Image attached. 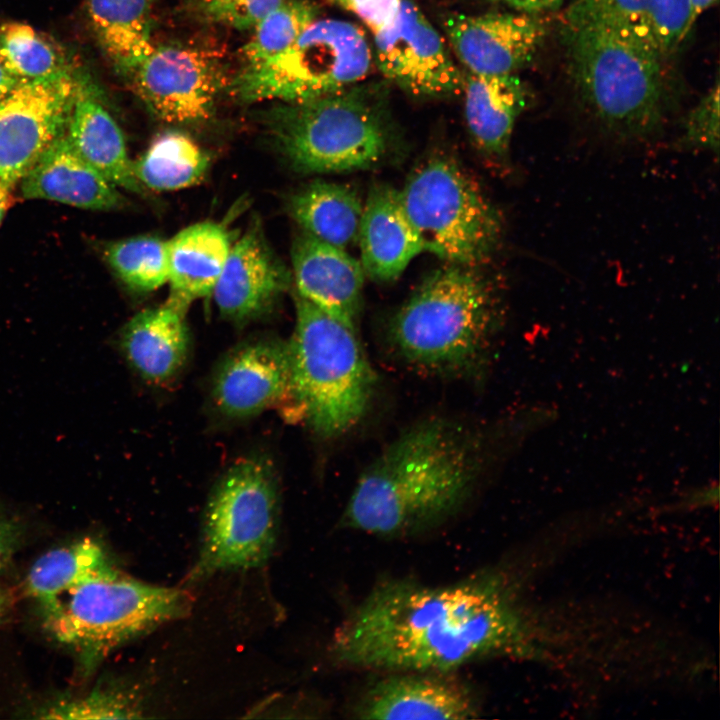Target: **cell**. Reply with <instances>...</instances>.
<instances>
[{"instance_id": "cell-13", "label": "cell", "mask_w": 720, "mask_h": 720, "mask_svg": "<svg viewBox=\"0 0 720 720\" xmlns=\"http://www.w3.org/2000/svg\"><path fill=\"white\" fill-rule=\"evenodd\" d=\"M374 56L383 76L411 96L440 99L463 91L464 74L412 0H401L393 21L375 32Z\"/></svg>"}, {"instance_id": "cell-10", "label": "cell", "mask_w": 720, "mask_h": 720, "mask_svg": "<svg viewBox=\"0 0 720 720\" xmlns=\"http://www.w3.org/2000/svg\"><path fill=\"white\" fill-rule=\"evenodd\" d=\"M278 523L279 490L271 463L263 457L240 459L210 495L199 556L188 582L262 566L275 548Z\"/></svg>"}, {"instance_id": "cell-14", "label": "cell", "mask_w": 720, "mask_h": 720, "mask_svg": "<svg viewBox=\"0 0 720 720\" xmlns=\"http://www.w3.org/2000/svg\"><path fill=\"white\" fill-rule=\"evenodd\" d=\"M443 27L468 73L482 75L515 74L536 56L548 32L541 15L516 10L456 14Z\"/></svg>"}, {"instance_id": "cell-34", "label": "cell", "mask_w": 720, "mask_h": 720, "mask_svg": "<svg viewBox=\"0 0 720 720\" xmlns=\"http://www.w3.org/2000/svg\"><path fill=\"white\" fill-rule=\"evenodd\" d=\"M282 0H183L192 19L245 30L253 28Z\"/></svg>"}, {"instance_id": "cell-42", "label": "cell", "mask_w": 720, "mask_h": 720, "mask_svg": "<svg viewBox=\"0 0 720 720\" xmlns=\"http://www.w3.org/2000/svg\"><path fill=\"white\" fill-rule=\"evenodd\" d=\"M11 603V598L6 590L0 587V621L7 613Z\"/></svg>"}, {"instance_id": "cell-23", "label": "cell", "mask_w": 720, "mask_h": 720, "mask_svg": "<svg viewBox=\"0 0 720 720\" xmlns=\"http://www.w3.org/2000/svg\"><path fill=\"white\" fill-rule=\"evenodd\" d=\"M464 112L472 141L485 156L508 155L514 125L528 107L530 95L516 74L464 75Z\"/></svg>"}, {"instance_id": "cell-21", "label": "cell", "mask_w": 720, "mask_h": 720, "mask_svg": "<svg viewBox=\"0 0 720 720\" xmlns=\"http://www.w3.org/2000/svg\"><path fill=\"white\" fill-rule=\"evenodd\" d=\"M65 135L75 151L117 188L145 191L134 174L120 127L96 86L79 75Z\"/></svg>"}, {"instance_id": "cell-9", "label": "cell", "mask_w": 720, "mask_h": 720, "mask_svg": "<svg viewBox=\"0 0 720 720\" xmlns=\"http://www.w3.org/2000/svg\"><path fill=\"white\" fill-rule=\"evenodd\" d=\"M371 64L372 52L359 27L317 19L284 52L244 65L230 79L228 89L246 103L305 102L358 84Z\"/></svg>"}, {"instance_id": "cell-22", "label": "cell", "mask_w": 720, "mask_h": 720, "mask_svg": "<svg viewBox=\"0 0 720 720\" xmlns=\"http://www.w3.org/2000/svg\"><path fill=\"white\" fill-rule=\"evenodd\" d=\"M187 307L170 296L164 304L137 313L123 328L122 351L144 379L163 383L182 369L190 346Z\"/></svg>"}, {"instance_id": "cell-18", "label": "cell", "mask_w": 720, "mask_h": 720, "mask_svg": "<svg viewBox=\"0 0 720 720\" xmlns=\"http://www.w3.org/2000/svg\"><path fill=\"white\" fill-rule=\"evenodd\" d=\"M291 261L297 295L355 330L365 275L361 263L305 232L293 243Z\"/></svg>"}, {"instance_id": "cell-24", "label": "cell", "mask_w": 720, "mask_h": 720, "mask_svg": "<svg viewBox=\"0 0 720 720\" xmlns=\"http://www.w3.org/2000/svg\"><path fill=\"white\" fill-rule=\"evenodd\" d=\"M564 17L593 19L620 27L653 48L664 60L692 30L688 0H572Z\"/></svg>"}, {"instance_id": "cell-32", "label": "cell", "mask_w": 720, "mask_h": 720, "mask_svg": "<svg viewBox=\"0 0 720 720\" xmlns=\"http://www.w3.org/2000/svg\"><path fill=\"white\" fill-rule=\"evenodd\" d=\"M319 7L310 0H282L254 27L243 48L245 65L271 59L289 48L318 19Z\"/></svg>"}, {"instance_id": "cell-25", "label": "cell", "mask_w": 720, "mask_h": 720, "mask_svg": "<svg viewBox=\"0 0 720 720\" xmlns=\"http://www.w3.org/2000/svg\"><path fill=\"white\" fill-rule=\"evenodd\" d=\"M226 228L214 221L190 225L167 241L171 297L189 305L212 295L231 249Z\"/></svg>"}, {"instance_id": "cell-11", "label": "cell", "mask_w": 720, "mask_h": 720, "mask_svg": "<svg viewBox=\"0 0 720 720\" xmlns=\"http://www.w3.org/2000/svg\"><path fill=\"white\" fill-rule=\"evenodd\" d=\"M146 107L175 124L208 120L230 79L220 56L186 44L154 45L129 75Z\"/></svg>"}, {"instance_id": "cell-31", "label": "cell", "mask_w": 720, "mask_h": 720, "mask_svg": "<svg viewBox=\"0 0 720 720\" xmlns=\"http://www.w3.org/2000/svg\"><path fill=\"white\" fill-rule=\"evenodd\" d=\"M104 257L129 288L150 292L168 282L167 241L151 235L135 236L106 246Z\"/></svg>"}, {"instance_id": "cell-16", "label": "cell", "mask_w": 720, "mask_h": 720, "mask_svg": "<svg viewBox=\"0 0 720 720\" xmlns=\"http://www.w3.org/2000/svg\"><path fill=\"white\" fill-rule=\"evenodd\" d=\"M290 378L288 343L257 339L238 345L222 361L212 385L216 408L243 418L281 404Z\"/></svg>"}, {"instance_id": "cell-39", "label": "cell", "mask_w": 720, "mask_h": 720, "mask_svg": "<svg viewBox=\"0 0 720 720\" xmlns=\"http://www.w3.org/2000/svg\"><path fill=\"white\" fill-rule=\"evenodd\" d=\"M716 2L717 0H688L690 9V24L692 28L698 18Z\"/></svg>"}, {"instance_id": "cell-36", "label": "cell", "mask_w": 720, "mask_h": 720, "mask_svg": "<svg viewBox=\"0 0 720 720\" xmlns=\"http://www.w3.org/2000/svg\"><path fill=\"white\" fill-rule=\"evenodd\" d=\"M335 4L356 14L374 33L396 17L401 0H332Z\"/></svg>"}, {"instance_id": "cell-37", "label": "cell", "mask_w": 720, "mask_h": 720, "mask_svg": "<svg viewBox=\"0 0 720 720\" xmlns=\"http://www.w3.org/2000/svg\"><path fill=\"white\" fill-rule=\"evenodd\" d=\"M23 536L21 525L0 512V574L5 571L18 550Z\"/></svg>"}, {"instance_id": "cell-2", "label": "cell", "mask_w": 720, "mask_h": 720, "mask_svg": "<svg viewBox=\"0 0 720 720\" xmlns=\"http://www.w3.org/2000/svg\"><path fill=\"white\" fill-rule=\"evenodd\" d=\"M480 450L455 423L430 419L402 433L360 476L345 526L375 535L431 527L464 504L480 472Z\"/></svg>"}, {"instance_id": "cell-28", "label": "cell", "mask_w": 720, "mask_h": 720, "mask_svg": "<svg viewBox=\"0 0 720 720\" xmlns=\"http://www.w3.org/2000/svg\"><path fill=\"white\" fill-rule=\"evenodd\" d=\"M114 568L102 546L85 538L38 558L27 575L26 590L44 613L83 583Z\"/></svg>"}, {"instance_id": "cell-26", "label": "cell", "mask_w": 720, "mask_h": 720, "mask_svg": "<svg viewBox=\"0 0 720 720\" xmlns=\"http://www.w3.org/2000/svg\"><path fill=\"white\" fill-rule=\"evenodd\" d=\"M90 27L114 66L127 76L152 51V0H85Z\"/></svg>"}, {"instance_id": "cell-41", "label": "cell", "mask_w": 720, "mask_h": 720, "mask_svg": "<svg viewBox=\"0 0 720 720\" xmlns=\"http://www.w3.org/2000/svg\"><path fill=\"white\" fill-rule=\"evenodd\" d=\"M11 189L12 188L0 183V225L12 203Z\"/></svg>"}, {"instance_id": "cell-7", "label": "cell", "mask_w": 720, "mask_h": 720, "mask_svg": "<svg viewBox=\"0 0 720 720\" xmlns=\"http://www.w3.org/2000/svg\"><path fill=\"white\" fill-rule=\"evenodd\" d=\"M190 605L182 589L151 585L114 568L68 593L43 616L53 637L71 647L90 672L115 648L186 615Z\"/></svg>"}, {"instance_id": "cell-12", "label": "cell", "mask_w": 720, "mask_h": 720, "mask_svg": "<svg viewBox=\"0 0 720 720\" xmlns=\"http://www.w3.org/2000/svg\"><path fill=\"white\" fill-rule=\"evenodd\" d=\"M77 86L71 70L19 82L0 99V183L13 188L65 133Z\"/></svg>"}, {"instance_id": "cell-17", "label": "cell", "mask_w": 720, "mask_h": 720, "mask_svg": "<svg viewBox=\"0 0 720 720\" xmlns=\"http://www.w3.org/2000/svg\"><path fill=\"white\" fill-rule=\"evenodd\" d=\"M471 692L446 673L397 672L370 687L356 713L361 719H469L478 715Z\"/></svg>"}, {"instance_id": "cell-27", "label": "cell", "mask_w": 720, "mask_h": 720, "mask_svg": "<svg viewBox=\"0 0 720 720\" xmlns=\"http://www.w3.org/2000/svg\"><path fill=\"white\" fill-rule=\"evenodd\" d=\"M363 206L351 187L320 180L288 200L290 216L305 233L342 249L358 240Z\"/></svg>"}, {"instance_id": "cell-5", "label": "cell", "mask_w": 720, "mask_h": 720, "mask_svg": "<svg viewBox=\"0 0 720 720\" xmlns=\"http://www.w3.org/2000/svg\"><path fill=\"white\" fill-rule=\"evenodd\" d=\"M494 317L488 282L473 267L450 264L430 274L393 315L388 340L414 368L464 374L482 360Z\"/></svg>"}, {"instance_id": "cell-3", "label": "cell", "mask_w": 720, "mask_h": 720, "mask_svg": "<svg viewBox=\"0 0 720 720\" xmlns=\"http://www.w3.org/2000/svg\"><path fill=\"white\" fill-rule=\"evenodd\" d=\"M568 70L585 108L611 133L640 138L664 120V59L628 31L564 17Z\"/></svg>"}, {"instance_id": "cell-6", "label": "cell", "mask_w": 720, "mask_h": 720, "mask_svg": "<svg viewBox=\"0 0 720 720\" xmlns=\"http://www.w3.org/2000/svg\"><path fill=\"white\" fill-rule=\"evenodd\" d=\"M384 90L355 84L298 103H281L267 115L279 151L301 173H338L369 168L387 150L389 129Z\"/></svg>"}, {"instance_id": "cell-4", "label": "cell", "mask_w": 720, "mask_h": 720, "mask_svg": "<svg viewBox=\"0 0 720 720\" xmlns=\"http://www.w3.org/2000/svg\"><path fill=\"white\" fill-rule=\"evenodd\" d=\"M296 324L288 342L290 378L283 415L323 437L351 429L365 414L375 374L355 330L295 295Z\"/></svg>"}, {"instance_id": "cell-29", "label": "cell", "mask_w": 720, "mask_h": 720, "mask_svg": "<svg viewBox=\"0 0 720 720\" xmlns=\"http://www.w3.org/2000/svg\"><path fill=\"white\" fill-rule=\"evenodd\" d=\"M210 164L209 155L188 135L166 131L133 162L137 180L153 191H177L199 184Z\"/></svg>"}, {"instance_id": "cell-1", "label": "cell", "mask_w": 720, "mask_h": 720, "mask_svg": "<svg viewBox=\"0 0 720 720\" xmlns=\"http://www.w3.org/2000/svg\"><path fill=\"white\" fill-rule=\"evenodd\" d=\"M531 625L496 575L428 586L393 580L375 587L335 634L344 665L448 673L493 656L531 650Z\"/></svg>"}, {"instance_id": "cell-20", "label": "cell", "mask_w": 720, "mask_h": 720, "mask_svg": "<svg viewBox=\"0 0 720 720\" xmlns=\"http://www.w3.org/2000/svg\"><path fill=\"white\" fill-rule=\"evenodd\" d=\"M358 240L361 265L373 281L396 280L423 250L395 188L374 186L363 206Z\"/></svg>"}, {"instance_id": "cell-15", "label": "cell", "mask_w": 720, "mask_h": 720, "mask_svg": "<svg viewBox=\"0 0 720 720\" xmlns=\"http://www.w3.org/2000/svg\"><path fill=\"white\" fill-rule=\"evenodd\" d=\"M291 280L255 221L231 246L212 295L224 318L244 323L268 311Z\"/></svg>"}, {"instance_id": "cell-35", "label": "cell", "mask_w": 720, "mask_h": 720, "mask_svg": "<svg viewBox=\"0 0 720 720\" xmlns=\"http://www.w3.org/2000/svg\"><path fill=\"white\" fill-rule=\"evenodd\" d=\"M681 144L690 148H719V82L709 88L688 113L683 127Z\"/></svg>"}, {"instance_id": "cell-40", "label": "cell", "mask_w": 720, "mask_h": 720, "mask_svg": "<svg viewBox=\"0 0 720 720\" xmlns=\"http://www.w3.org/2000/svg\"><path fill=\"white\" fill-rule=\"evenodd\" d=\"M19 81L0 66V99L6 96Z\"/></svg>"}, {"instance_id": "cell-30", "label": "cell", "mask_w": 720, "mask_h": 720, "mask_svg": "<svg viewBox=\"0 0 720 720\" xmlns=\"http://www.w3.org/2000/svg\"><path fill=\"white\" fill-rule=\"evenodd\" d=\"M0 66L19 82L73 70L61 47L20 22L0 26Z\"/></svg>"}, {"instance_id": "cell-33", "label": "cell", "mask_w": 720, "mask_h": 720, "mask_svg": "<svg viewBox=\"0 0 720 720\" xmlns=\"http://www.w3.org/2000/svg\"><path fill=\"white\" fill-rule=\"evenodd\" d=\"M41 718L102 719L139 717L135 697L120 688H97L86 696L62 700L41 711Z\"/></svg>"}, {"instance_id": "cell-8", "label": "cell", "mask_w": 720, "mask_h": 720, "mask_svg": "<svg viewBox=\"0 0 720 720\" xmlns=\"http://www.w3.org/2000/svg\"><path fill=\"white\" fill-rule=\"evenodd\" d=\"M399 193L424 251L450 264L474 267L498 245L502 225L496 208L455 160H426Z\"/></svg>"}, {"instance_id": "cell-38", "label": "cell", "mask_w": 720, "mask_h": 720, "mask_svg": "<svg viewBox=\"0 0 720 720\" xmlns=\"http://www.w3.org/2000/svg\"><path fill=\"white\" fill-rule=\"evenodd\" d=\"M512 10L542 15L560 7L565 0H491Z\"/></svg>"}, {"instance_id": "cell-19", "label": "cell", "mask_w": 720, "mask_h": 720, "mask_svg": "<svg viewBox=\"0 0 720 720\" xmlns=\"http://www.w3.org/2000/svg\"><path fill=\"white\" fill-rule=\"evenodd\" d=\"M20 182L27 199L100 211L118 209L125 203L118 188L75 151L65 133L44 151Z\"/></svg>"}]
</instances>
